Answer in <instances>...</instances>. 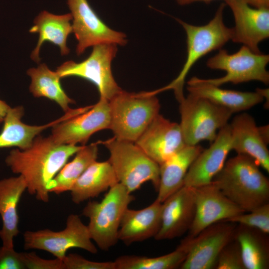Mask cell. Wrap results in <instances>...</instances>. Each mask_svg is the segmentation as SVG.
Here are the masks:
<instances>
[{
  "instance_id": "obj_1",
  "label": "cell",
  "mask_w": 269,
  "mask_h": 269,
  "mask_svg": "<svg viewBox=\"0 0 269 269\" xmlns=\"http://www.w3.org/2000/svg\"><path fill=\"white\" fill-rule=\"evenodd\" d=\"M83 146L60 144L50 136H37L28 148L10 151L5 162L13 173L23 176L29 194L35 195L38 200L47 203L49 199V183L69 157Z\"/></svg>"
},
{
  "instance_id": "obj_2",
  "label": "cell",
  "mask_w": 269,
  "mask_h": 269,
  "mask_svg": "<svg viewBox=\"0 0 269 269\" xmlns=\"http://www.w3.org/2000/svg\"><path fill=\"white\" fill-rule=\"evenodd\" d=\"M251 156L237 153L225 162L213 181L222 192L245 212L268 203L269 180Z\"/></svg>"
},
{
  "instance_id": "obj_3",
  "label": "cell",
  "mask_w": 269,
  "mask_h": 269,
  "mask_svg": "<svg viewBox=\"0 0 269 269\" xmlns=\"http://www.w3.org/2000/svg\"><path fill=\"white\" fill-rule=\"evenodd\" d=\"M154 91L129 93L122 90L110 101L109 129L118 139L134 142L159 114Z\"/></svg>"
},
{
  "instance_id": "obj_4",
  "label": "cell",
  "mask_w": 269,
  "mask_h": 269,
  "mask_svg": "<svg viewBox=\"0 0 269 269\" xmlns=\"http://www.w3.org/2000/svg\"><path fill=\"white\" fill-rule=\"evenodd\" d=\"M225 5L224 3H221L213 18L203 25H194L176 19L186 32V60L178 76L167 86L157 90L158 93L172 89L179 102L185 97L183 94L185 79L193 65L208 53L221 49L231 40L232 28L226 26L223 20Z\"/></svg>"
},
{
  "instance_id": "obj_5",
  "label": "cell",
  "mask_w": 269,
  "mask_h": 269,
  "mask_svg": "<svg viewBox=\"0 0 269 269\" xmlns=\"http://www.w3.org/2000/svg\"><path fill=\"white\" fill-rule=\"evenodd\" d=\"M102 200L90 201L82 210L89 219L87 225L91 238L101 250L107 251L118 240L123 214L134 197L118 182L111 187Z\"/></svg>"
},
{
  "instance_id": "obj_6",
  "label": "cell",
  "mask_w": 269,
  "mask_h": 269,
  "mask_svg": "<svg viewBox=\"0 0 269 269\" xmlns=\"http://www.w3.org/2000/svg\"><path fill=\"white\" fill-rule=\"evenodd\" d=\"M110 153L109 161L118 182L131 193L146 182H151L157 191L159 165L149 158L134 142L115 137L103 142Z\"/></svg>"
},
{
  "instance_id": "obj_7",
  "label": "cell",
  "mask_w": 269,
  "mask_h": 269,
  "mask_svg": "<svg viewBox=\"0 0 269 269\" xmlns=\"http://www.w3.org/2000/svg\"><path fill=\"white\" fill-rule=\"evenodd\" d=\"M179 103V125L187 145H195L202 140L212 142L218 131L228 124L233 114L206 98L190 93Z\"/></svg>"
},
{
  "instance_id": "obj_8",
  "label": "cell",
  "mask_w": 269,
  "mask_h": 269,
  "mask_svg": "<svg viewBox=\"0 0 269 269\" xmlns=\"http://www.w3.org/2000/svg\"><path fill=\"white\" fill-rule=\"evenodd\" d=\"M269 62V54L255 53L244 45L233 54L221 48L207 60L206 64L210 69L226 71L225 75L218 78L198 79L219 87L228 83L236 84L254 80L267 85L269 73L266 67Z\"/></svg>"
},
{
  "instance_id": "obj_9",
  "label": "cell",
  "mask_w": 269,
  "mask_h": 269,
  "mask_svg": "<svg viewBox=\"0 0 269 269\" xmlns=\"http://www.w3.org/2000/svg\"><path fill=\"white\" fill-rule=\"evenodd\" d=\"M25 250L38 249L51 253L63 260L71 248H80L96 254L97 248L91 238L88 226L76 214L69 215L64 229L54 231L50 229L26 231L23 234Z\"/></svg>"
},
{
  "instance_id": "obj_10",
  "label": "cell",
  "mask_w": 269,
  "mask_h": 269,
  "mask_svg": "<svg viewBox=\"0 0 269 269\" xmlns=\"http://www.w3.org/2000/svg\"><path fill=\"white\" fill-rule=\"evenodd\" d=\"M114 44H102L93 46L90 56L77 63L68 61L58 67L56 72L62 78L77 76L93 83L101 98L110 101L122 89L116 83L112 72L111 63L118 48Z\"/></svg>"
},
{
  "instance_id": "obj_11",
  "label": "cell",
  "mask_w": 269,
  "mask_h": 269,
  "mask_svg": "<svg viewBox=\"0 0 269 269\" xmlns=\"http://www.w3.org/2000/svg\"><path fill=\"white\" fill-rule=\"evenodd\" d=\"M73 22L72 32L78 41L76 51L78 55L90 46L102 44L121 46L127 43L125 33L114 30L97 15L87 0H67Z\"/></svg>"
},
{
  "instance_id": "obj_12",
  "label": "cell",
  "mask_w": 269,
  "mask_h": 269,
  "mask_svg": "<svg viewBox=\"0 0 269 269\" xmlns=\"http://www.w3.org/2000/svg\"><path fill=\"white\" fill-rule=\"evenodd\" d=\"M236 223L222 221L215 223L189 240L186 257L181 269H215L223 248L234 238Z\"/></svg>"
},
{
  "instance_id": "obj_13",
  "label": "cell",
  "mask_w": 269,
  "mask_h": 269,
  "mask_svg": "<svg viewBox=\"0 0 269 269\" xmlns=\"http://www.w3.org/2000/svg\"><path fill=\"white\" fill-rule=\"evenodd\" d=\"M193 188L195 212L188 237L193 238L215 223L226 221L245 212L228 199L213 181Z\"/></svg>"
},
{
  "instance_id": "obj_14",
  "label": "cell",
  "mask_w": 269,
  "mask_h": 269,
  "mask_svg": "<svg viewBox=\"0 0 269 269\" xmlns=\"http://www.w3.org/2000/svg\"><path fill=\"white\" fill-rule=\"evenodd\" d=\"M110 114L109 101L100 98L87 111L53 126L50 135L56 143L84 145L94 133L109 129Z\"/></svg>"
},
{
  "instance_id": "obj_15",
  "label": "cell",
  "mask_w": 269,
  "mask_h": 269,
  "mask_svg": "<svg viewBox=\"0 0 269 269\" xmlns=\"http://www.w3.org/2000/svg\"><path fill=\"white\" fill-rule=\"evenodd\" d=\"M134 143L159 165L187 145L179 124L159 114Z\"/></svg>"
},
{
  "instance_id": "obj_16",
  "label": "cell",
  "mask_w": 269,
  "mask_h": 269,
  "mask_svg": "<svg viewBox=\"0 0 269 269\" xmlns=\"http://www.w3.org/2000/svg\"><path fill=\"white\" fill-rule=\"evenodd\" d=\"M232 11L235 26L231 40L252 51L261 53L259 45L269 37V8H257L244 0H225Z\"/></svg>"
},
{
  "instance_id": "obj_17",
  "label": "cell",
  "mask_w": 269,
  "mask_h": 269,
  "mask_svg": "<svg viewBox=\"0 0 269 269\" xmlns=\"http://www.w3.org/2000/svg\"><path fill=\"white\" fill-rule=\"evenodd\" d=\"M229 124L221 129L210 146L199 154L184 177L183 186L197 187L211 183L221 170L229 152L232 150Z\"/></svg>"
},
{
  "instance_id": "obj_18",
  "label": "cell",
  "mask_w": 269,
  "mask_h": 269,
  "mask_svg": "<svg viewBox=\"0 0 269 269\" xmlns=\"http://www.w3.org/2000/svg\"><path fill=\"white\" fill-rule=\"evenodd\" d=\"M195 212L193 188L183 186L162 202L161 226L154 239L171 240L181 236L191 227Z\"/></svg>"
},
{
  "instance_id": "obj_19",
  "label": "cell",
  "mask_w": 269,
  "mask_h": 269,
  "mask_svg": "<svg viewBox=\"0 0 269 269\" xmlns=\"http://www.w3.org/2000/svg\"><path fill=\"white\" fill-rule=\"evenodd\" d=\"M162 202L156 198L149 206L125 211L118 232V240L126 245L154 238L161 223Z\"/></svg>"
},
{
  "instance_id": "obj_20",
  "label": "cell",
  "mask_w": 269,
  "mask_h": 269,
  "mask_svg": "<svg viewBox=\"0 0 269 269\" xmlns=\"http://www.w3.org/2000/svg\"><path fill=\"white\" fill-rule=\"evenodd\" d=\"M232 150L247 154L269 172V151L254 118L246 113L235 116L229 124Z\"/></svg>"
},
{
  "instance_id": "obj_21",
  "label": "cell",
  "mask_w": 269,
  "mask_h": 269,
  "mask_svg": "<svg viewBox=\"0 0 269 269\" xmlns=\"http://www.w3.org/2000/svg\"><path fill=\"white\" fill-rule=\"evenodd\" d=\"M26 189V182L20 175L0 180V216L2 223L0 238L2 246L5 247L14 248L13 239L19 233L17 208Z\"/></svg>"
},
{
  "instance_id": "obj_22",
  "label": "cell",
  "mask_w": 269,
  "mask_h": 269,
  "mask_svg": "<svg viewBox=\"0 0 269 269\" xmlns=\"http://www.w3.org/2000/svg\"><path fill=\"white\" fill-rule=\"evenodd\" d=\"M71 20V13L56 15L45 10L41 12L35 18L34 25L29 29V32L38 33L39 39L30 55L32 60L36 63L40 62V49L46 41L58 46L61 55L69 54L70 49L67 45V40L68 35L72 32Z\"/></svg>"
},
{
  "instance_id": "obj_23",
  "label": "cell",
  "mask_w": 269,
  "mask_h": 269,
  "mask_svg": "<svg viewBox=\"0 0 269 269\" xmlns=\"http://www.w3.org/2000/svg\"><path fill=\"white\" fill-rule=\"evenodd\" d=\"M189 93L206 98L233 113L248 110L264 99L258 91L242 92L220 88L200 81L194 77L187 82Z\"/></svg>"
},
{
  "instance_id": "obj_24",
  "label": "cell",
  "mask_w": 269,
  "mask_h": 269,
  "mask_svg": "<svg viewBox=\"0 0 269 269\" xmlns=\"http://www.w3.org/2000/svg\"><path fill=\"white\" fill-rule=\"evenodd\" d=\"M203 149L198 144L186 145L159 165L158 200L163 202L183 186L188 169Z\"/></svg>"
},
{
  "instance_id": "obj_25",
  "label": "cell",
  "mask_w": 269,
  "mask_h": 269,
  "mask_svg": "<svg viewBox=\"0 0 269 269\" xmlns=\"http://www.w3.org/2000/svg\"><path fill=\"white\" fill-rule=\"evenodd\" d=\"M109 160L93 162L77 180L70 190L71 200L79 204L98 196L118 183Z\"/></svg>"
},
{
  "instance_id": "obj_26",
  "label": "cell",
  "mask_w": 269,
  "mask_h": 269,
  "mask_svg": "<svg viewBox=\"0 0 269 269\" xmlns=\"http://www.w3.org/2000/svg\"><path fill=\"white\" fill-rule=\"evenodd\" d=\"M24 114L22 107L10 108L3 120L0 133V148L18 147L23 150L29 147L34 139L44 130L53 127L69 118L66 114L61 118L42 126H30L23 123L21 118Z\"/></svg>"
},
{
  "instance_id": "obj_27",
  "label": "cell",
  "mask_w": 269,
  "mask_h": 269,
  "mask_svg": "<svg viewBox=\"0 0 269 269\" xmlns=\"http://www.w3.org/2000/svg\"><path fill=\"white\" fill-rule=\"evenodd\" d=\"M268 234L239 224L234 238L238 242L245 269H267L269 267Z\"/></svg>"
},
{
  "instance_id": "obj_28",
  "label": "cell",
  "mask_w": 269,
  "mask_h": 269,
  "mask_svg": "<svg viewBox=\"0 0 269 269\" xmlns=\"http://www.w3.org/2000/svg\"><path fill=\"white\" fill-rule=\"evenodd\" d=\"M31 79L29 91L35 97H46L55 102L65 112L70 111L69 104L74 101L62 89L56 71L49 69L44 63L27 71Z\"/></svg>"
},
{
  "instance_id": "obj_29",
  "label": "cell",
  "mask_w": 269,
  "mask_h": 269,
  "mask_svg": "<svg viewBox=\"0 0 269 269\" xmlns=\"http://www.w3.org/2000/svg\"><path fill=\"white\" fill-rule=\"evenodd\" d=\"M97 143L83 147L76 153L74 159L66 163L50 181L47 189L50 192L59 194L70 191L72 186L86 169L98 156Z\"/></svg>"
},
{
  "instance_id": "obj_30",
  "label": "cell",
  "mask_w": 269,
  "mask_h": 269,
  "mask_svg": "<svg viewBox=\"0 0 269 269\" xmlns=\"http://www.w3.org/2000/svg\"><path fill=\"white\" fill-rule=\"evenodd\" d=\"M189 242L185 238L173 252L157 257L122 255L115 262L116 269H173L179 268L188 250Z\"/></svg>"
},
{
  "instance_id": "obj_31",
  "label": "cell",
  "mask_w": 269,
  "mask_h": 269,
  "mask_svg": "<svg viewBox=\"0 0 269 269\" xmlns=\"http://www.w3.org/2000/svg\"><path fill=\"white\" fill-rule=\"evenodd\" d=\"M242 213L226 221L269 233V203L258 207L250 212Z\"/></svg>"
},
{
  "instance_id": "obj_32",
  "label": "cell",
  "mask_w": 269,
  "mask_h": 269,
  "mask_svg": "<svg viewBox=\"0 0 269 269\" xmlns=\"http://www.w3.org/2000/svg\"><path fill=\"white\" fill-rule=\"evenodd\" d=\"M215 269H245L239 244L234 238L221 251Z\"/></svg>"
},
{
  "instance_id": "obj_33",
  "label": "cell",
  "mask_w": 269,
  "mask_h": 269,
  "mask_svg": "<svg viewBox=\"0 0 269 269\" xmlns=\"http://www.w3.org/2000/svg\"><path fill=\"white\" fill-rule=\"evenodd\" d=\"M62 261L64 269H116L114 261H92L77 254L66 255Z\"/></svg>"
},
{
  "instance_id": "obj_34",
  "label": "cell",
  "mask_w": 269,
  "mask_h": 269,
  "mask_svg": "<svg viewBox=\"0 0 269 269\" xmlns=\"http://www.w3.org/2000/svg\"><path fill=\"white\" fill-rule=\"evenodd\" d=\"M25 269H64L62 260L44 259L34 252L22 253Z\"/></svg>"
},
{
  "instance_id": "obj_35",
  "label": "cell",
  "mask_w": 269,
  "mask_h": 269,
  "mask_svg": "<svg viewBox=\"0 0 269 269\" xmlns=\"http://www.w3.org/2000/svg\"><path fill=\"white\" fill-rule=\"evenodd\" d=\"M0 269H25L22 253L14 248L0 247Z\"/></svg>"
},
{
  "instance_id": "obj_36",
  "label": "cell",
  "mask_w": 269,
  "mask_h": 269,
  "mask_svg": "<svg viewBox=\"0 0 269 269\" xmlns=\"http://www.w3.org/2000/svg\"><path fill=\"white\" fill-rule=\"evenodd\" d=\"M250 6L257 8H269V0H244Z\"/></svg>"
},
{
  "instance_id": "obj_37",
  "label": "cell",
  "mask_w": 269,
  "mask_h": 269,
  "mask_svg": "<svg viewBox=\"0 0 269 269\" xmlns=\"http://www.w3.org/2000/svg\"><path fill=\"white\" fill-rule=\"evenodd\" d=\"M10 107L4 101L0 100V124L3 123L4 118Z\"/></svg>"
},
{
  "instance_id": "obj_38",
  "label": "cell",
  "mask_w": 269,
  "mask_h": 269,
  "mask_svg": "<svg viewBox=\"0 0 269 269\" xmlns=\"http://www.w3.org/2000/svg\"><path fill=\"white\" fill-rule=\"evenodd\" d=\"M260 132L264 139L268 144L269 143V126L259 127Z\"/></svg>"
},
{
  "instance_id": "obj_39",
  "label": "cell",
  "mask_w": 269,
  "mask_h": 269,
  "mask_svg": "<svg viewBox=\"0 0 269 269\" xmlns=\"http://www.w3.org/2000/svg\"><path fill=\"white\" fill-rule=\"evenodd\" d=\"M211 0H177V2L179 5H185L196 1H204L207 2Z\"/></svg>"
}]
</instances>
